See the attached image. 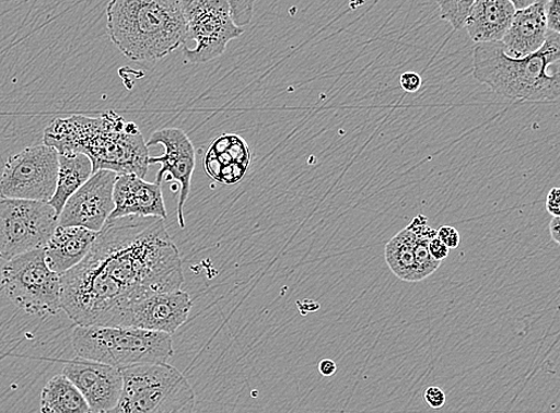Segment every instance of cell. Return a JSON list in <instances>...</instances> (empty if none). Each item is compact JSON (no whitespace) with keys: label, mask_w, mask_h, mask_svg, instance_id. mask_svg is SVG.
I'll list each match as a JSON object with an SVG mask.
<instances>
[{"label":"cell","mask_w":560,"mask_h":413,"mask_svg":"<svg viewBox=\"0 0 560 413\" xmlns=\"http://www.w3.org/2000/svg\"><path fill=\"white\" fill-rule=\"evenodd\" d=\"M62 311L78 327H110L127 304L184 286V262L161 217L109 219L84 260L60 275Z\"/></svg>","instance_id":"cell-1"},{"label":"cell","mask_w":560,"mask_h":413,"mask_svg":"<svg viewBox=\"0 0 560 413\" xmlns=\"http://www.w3.org/2000/svg\"><path fill=\"white\" fill-rule=\"evenodd\" d=\"M44 143L59 153L85 154L94 174L109 170L145 178L150 166L149 148L139 127L113 110L98 118L71 115L56 119L45 129Z\"/></svg>","instance_id":"cell-2"},{"label":"cell","mask_w":560,"mask_h":413,"mask_svg":"<svg viewBox=\"0 0 560 413\" xmlns=\"http://www.w3.org/2000/svg\"><path fill=\"white\" fill-rule=\"evenodd\" d=\"M185 5L186 0H110V40L130 60H162L186 45Z\"/></svg>","instance_id":"cell-3"},{"label":"cell","mask_w":560,"mask_h":413,"mask_svg":"<svg viewBox=\"0 0 560 413\" xmlns=\"http://www.w3.org/2000/svg\"><path fill=\"white\" fill-rule=\"evenodd\" d=\"M560 35L547 33L542 47L525 58L505 54L501 43L477 44L475 79L510 99L556 102L560 96Z\"/></svg>","instance_id":"cell-4"},{"label":"cell","mask_w":560,"mask_h":413,"mask_svg":"<svg viewBox=\"0 0 560 413\" xmlns=\"http://www.w3.org/2000/svg\"><path fill=\"white\" fill-rule=\"evenodd\" d=\"M72 345L78 357L117 369L162 364L174 355L172 334L135 328L77 326Z\"/></svg>","instance_id":"cell-5"},{"label":"cell","mask_w":560,"mask_h":413,"mask_svg":"<svg viewBox=\"0 0 560 413\" xmlns=\"http://www.w3.org/2000/svg\"><path fill=\"white\" fill-rule=\"evenodd\" d=\"M121 373L122 393L112 413H194L192 387L175 367L145 364Z\"/></svg>","instance_id":"cell-6"},{"label":"cell","mask_w":560,"mask_h":413,"mask_svg":"<svg viewBox=\"0 0 560 413\" xmlns=\"http://www.w3.org/2000/svg\"><path fill=\"white\" fill-rule=\"evenodd\" d=\"M0 285L11 303L31 316H56L61 309L60 275L49 269L44 249L8 261Z\"/></svg>","instance_id":"cell-7"},{"label":"cell","mask_w":560,"mask_h":413,"mask_svg":"<svg viewBox=\"0 0 560 413\" xmlns=\"http://www.w3.org/2000/svg\"><path fill=\"white\" fill-rule=\"evenodd\" d=\"M58 225L48 202L0 197V260L44 249Z\"/></svg>","instance_id":"cell-8"},{"label":"cell","mask_w":560,"mask_h":413,"mask_svg":"<svg viewBox=\"0 0 560 413\" xmlns=\"http://www.w3.org/2000/svg\"><path fill=\"white\" fill-rule=\"evenodd\" d=\"M185 14L187 42L195 45L184 48L187 63H205L223 56L228 45L244 34L225 0H186Z\"/></svg>","instance_id":"cell-9"},{"label":"cell","mask_w":560,"mask_h":413,"mask_svg":"<svg viewBox=\"0 0 560 413\" xmlns=\"http://www.w3.org/2000/svg\"><path fill=\"white\" fill-rule=\"evenodd\" d=\"M59 152L47 145L24 149L11 156L0 177V197L48 202L54 198Z\"/></svg>","instance_id":"cell-10"},{"label":"cell","mask_w":560,"mask_h":413,"mask_svg":"<svg viewBox=\"0 0 560 413\" xmlns=\"http://www.w3.org/2000/svg\"><path fill=\"white\" fill-rule=\"evenodd\" d=\"M192 303L184 291L153 293L127 304L110 327L174 334L188 320Z\"/></svg>","instance_id":"cell-11"},{"label":"cell","mask_w":560,"mask_h":413,"mask_svg":"<svg viewBox=\"0 0 560 413\" xmlns=\"http://www.w3.org/2000/svg\"><path fill=\"white\" fill-rule=\"evenodd\" d=\"M117 174L98 170L65 203L59 226H78L100 232L115 209L114 186Z\"/></svg>","instance_id":"cell-12"},{"label":"cell","mask_w":560,"mask_h":413,"mask_svg":"<svg viewBox=\"0 0 560 413\" xmlns=\"http://www.w3.org/2000/svg\"><path fill=\"white\" fill-rule=\"evenodd\" d=\"M148 148L162 145L161 157H150L149 164H161L162 169L155 182L176 180L180 186L177 205V221L180 228L186 227L185 205L189 197L191 177L195 170V149L189 137L179 128H165L154 132L147 143Z\"/></svg>","instance_id":"cell-13"},{"label":"cell","mask_w":560,"mask_h":413,"mask_svg":"<svg viewBox=\"0 0 560 413\" xmlns=\"http://www.w3.org/2000/svg\"><path fill=\"white\" fill-rule=\"evenodd\" d=\"M62 374L81 391L93 413L112 412L119 403L121 369L77 356L65 364Z\"/></svg>","instance_id":"cell-14"},{"label":"cell","mask_w":560,"mask_h":413,"mask_svg":"<svg viewBox=\"0 0 560 413\" xmlns=\"http://www.w3.org/2000/svg\"><path fill=\"white\" fill-rule=\"evenodd\" d=\"M115 209L109 219L126 216L166 219L162 185L150 184L136 174L117 175L114 186Z\"/></svg>","instance_id":"cell-15"},{"label":"cell","mask_w":560,"mask_h":413,"mask_svg":"<svg viewBox=\"0 0 560 413\" xmlns=\"http://www.w3.org/2000/svg\"><path fill=\"white\" fill-rule=\"evenodd\" d=\"M250 163L249 145L236 134H224L215 139L203 158L207 175L226 186L238 184Z\"/></svg>","instance_id":"cell-16"},{"label":"cell","mask_w":560,"mask_h":413,"mask_svg":"<svg viewBox=\"0 0 560 413\" xmlns=\"http://www.w3.org/2000/svg\"><path fill=\"white\" fill-rule=\"evenodd\" d=\"M547 30L545 2L524 10H516L510 30L502 38L505 54L513 58H525L538 51L546 42Z\"/></svg>","instance_id":"cell-17"},{"label":"cell","mask_w":560,"mask_h":413,"mask_svg":"<svg viewBox=\"0 0 560 413\" xmlns=\"http://www.w3.org/2000/svg\"><path fill=\"white\" fill-rule=\"evenodd\" d=\"M98 232L78 226H59L44 248L50 270L62 275L88 256Z\"/></svg>","instance_id":"cell-18"},{"label":"cell","mask_w":560,"mask_h":413,"mask_svg":"<svg viewBox=\"0 0 560 413\" xmlns=\"http://www.w3.org/2000/svg\"><path fill=\"white\" fill-rule=\"evenodd\" d=\"M515 11L510 0H476L468 11L464 28L476 44L501 43Z\"/></svg>","instance_id":"cell-19"},{"label":"cell","mask_w":560,"mask_h":413,"mask_svg":"<svg viewBox=\"0 0 560 413\" xmlns=\"http://www.w3.org/2000/svg\"><path fill=\"white\" fill-rule=\"evenodd\" d=\"M94 175L93 163L82 153H59L57 188L48 203L58 217L65 203Z\"/></svg>","instance_id":"cell-20"},{"label":"cell","mask_w":560,"mask_h":413,"mask_svg":"<svg viewBox=\"0 0 560 413\" xmlns=\"http://www.w3.org/2000/svg\"><path fill=\"white\" fill-rule=\"evenodd\" d=\"M40 408L43 413H93L81 391L63 374L46 384Z\"/></svg>","instance_id":"cell-21"},{"label":"cell","mask_w":560,"mask_h":413,"mask_svg":"<svg viewBox=\"0 0 560 413\" xmlns=\"http://www.w3.org/2000/svg\"><path fill=\"white\" fill-rule=\"evenodd\" d=\"M417 240L419 236L406 227L386 244L385 260L388 268L398 279L406 282H419L415 267Z\"/></svg>","instance_id":"cell-22"},{"label":"cell","mask_w":560,"mask_h":413,"mask_svg":"<svg viewBox=\"0 0 560 413\" xmlns=\"http://www.w3.org/2000/svg\"><path fill=\"white\" fill-rule=\"evenodd\" d=\"M434 237H436V231L429 227L422 236H419V240H417L415 247V267L417 281L419 282L433 275L440 268L441 262L434 260L428 249L429 241Z\"/></svg>","instance_id":"cell-23"},{"label":"cell","mask_w":560,"mask_h":413,"mask_svg":"<svg viewBox=\"0 0 560 413\" xmlns=\"http://www.w3.org/2000/svg\"><path fill=\"white\" fill-rule=\"evenodd\" d=\"M440 8L441 19L448 22L454 31L464 28L468 11L476 0H435Z\"/></svg>","instance_id":"cell-24"},{"label":"cell","mask_w":560,"mask_h":413,"mask_svg":"<svg viewBox=\"0 0 560 413\" xmlns=\"http://www.w3.org/2000/svg\"><path fill=\"white\" fill-rule=\"evenodd\" d=\"M225 2L229 4L232 19L238 27L244 28L252 22L256 0H225Z\"/></svg>","instance_id":"cell-25"},{"label":"cell","mask_w":560,"mask_h":413,"mask_svg":"<svg viewBox=\"0 0 560 413\" xmlns=\"http://www.w3.org/2000/svg\"><path fill=\"white\" fill-rule=\"evenodd\" d=\"M545 17L547 30L560 32V0H547L545 2Z\"/></svg>","instance_id":"cell-26"},{"label":"cell","mask_w":560,"mask_h":413,"mask_svg":"<svg viewBox=\"0 0 560 413\" xmlns=\"http://www.w3.org/2000/svg\"><path fill=\"white\" fill-rule=\"evenodd\" d=\"M424 402L429 408L440 410L446 405L447 397L440 387L431 386L423 393Z\"/></svg>","instance_id":"cell-27"},{"label":"cell","mask_w":560,"mask_h":413,"mask_svg":"<svg viewBox=\"0 0 560 413\" xmlns=\"http://www.w3.org/2000/svg\"><path fill=\"white\" fill-rule=\"evenodd\" d=\"M436 236L450 250L459 248L462 238L457 228L442 226L436 231Z\"/></svg>","instance_id":"cell-28"},{"label":"cell","mask_w":560,"mask_h":413,"mask_svg":"<svg viewBox=\"0 0 560 413\" xmlns=\"http://www.w3.org/2000/svg\"><path fill=\"white\" fill-rule=\"evenodd\" d=\"M399 83L404 92L408 94L419 93L422 87V76L416 72H404L400 75Z\"/></svg>","instance_id":"cell-29"},{"label":"cell","mask_w":560,"mask_h":413,"mask_svg":"<svg viewBox=\"0 0 560 413\" xmlns=\"http://www.w3.org/2000/svg\"><path fill=\"white\" fill-rule=\"evenodd\" d=\"M428 249L434 260L439 262L445 261L450 255V249L438 238V236L429 241Z\"/></svg>","instance_id":"cell-30"},{"label":"cell","mask_w":560,"mask_h":413,"mask_svg":"<svg viewBox=\"0 0 560 413\" xmlns=\"http://www.w3.org/2000/svg\"><path fill=\"white\" fill-rule=\"evenodd\" d=\"M546 210L552 216H560V190L552 188L546 198Z\"/></svg>","instance_id":"cell-31"},{"label":"cell","mask_w":560,"mask_h":413,"mask_svg":"<svg viewBox=\"0 0 560 413\" xmlns=\"http://www.w3.org/2000/svg\"><path fill=\"white\" fill-rule=\"evenodd\" d=\"M318 369L323 377L330 378L335 376V373L337 371V365L335 364L334 359L324 358L320 361Z\"/></svg>","instance_id":"cell-32"},{"label":"cell","mask_w":560,"mask_h":413,"mask_svg":"<svg viewBox=\"0 0 560 413\" xmlns=\"http://www.w3.org/2000/svg\"><path fill=\"white\" fill-rule=\"evenodd\" d=\"M550 235L556 244H560V216H553L550 223Z\"/></svg>","instance_id":"cell-33"},{"label":"cell","mask_w":560,"mask_h":413,"mask_svg":"<svg viewBox=\"0 0 560 413\" xmlns=\"http://www.w3.org/2000/svg\"><path fill=\"white\" fill-rule=\"evenodd\" d=\"M515 10H524L533 4H536L538 0H510Z\"/></svg>","instance_id":"cell-34"},{"label":"cell","mask_w":560,"mask_h":413,"mask_svg":"<svg viewBox=\"0 0 560 413\" xmlns=\"http://www.w3.org/2000/svg\"><path fill=\"white\" fill-rule=\"evenodd\" d=\"M102 413H112V412H102Z\"/></svg>","instance_id":"cell-35"}]
</instances>
